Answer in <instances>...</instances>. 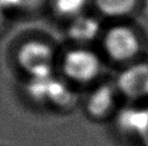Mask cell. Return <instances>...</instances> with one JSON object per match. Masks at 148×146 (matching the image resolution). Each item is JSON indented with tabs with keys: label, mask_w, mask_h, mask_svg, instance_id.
Masks as SVG:
<instances>
[{
	"label": "cell",
	"mask_w": 148,
	"mask_h": 146,
	"mask_svg": "<svg viewBox=\"0 0 148 146\" xmlns=\"http://www.w3.org/2000/svg\"><path fill=\"white\" fill-rule=\"evenodd\" d=\"M18 64L32 76L51 74L52 51L39 41H32L21 47L17 55Z\"/></svg>",
	"instance_id": "7a4b0ae2"
},
{
	"label": "cell",
	"mask_w": 148,
	"mask_h": 146,
	"mask_svg": "<svg viewBox=\"0 0 148 146\" xmlns=\"http://www.w3.org/2000/svg\"><path fill=\"white\" fill-rule=\"evenodd\" d=\"M120 130L140 137L148 125V109H125L117 118Z\"/></svg>",
	"instance_id": "5b68a950"
},
{
	"label": "cell",
	"mask_w": 148,
	"mask_h": 146,
	"mask_svg": "<svg viewBox=\"0 0 148 146\" xmlns=\"http://www.w3.org/2000/svg\"><path fill=\"white\" fill-rule=\"evenodd\" d=\"M105 49L116 60H127L134 57L140 49V41L135 32L127 27H114L105 36Z\"/></svg>",
	"instance_id": "3957f363"
},
{
	"label": "cell",
	"mask_w": 148,
	"mask_h": 146,
	"mask_svg": "<svg viewBox=\"0 0 148 146\" xmlns=\"http://www.w3.org/2000/svg\"><path fill=\"white\" fill-rule=\"evenodd\" d=\"M138 138L140 139L142 143H143L145 146H148V125H147V127L144 129V131L140 134V137H138Z\"/></svg>",
	"instance_id": "7c38bea8"
},
{
	"label": "cell",
	"mask_w": 148,
	"mask_h": 146,
	"mask_svg": "<svg viewBox=\"0 0 148 146\" xmlns=\"http://www.w3.org/2000/svg\"><path fill=\"white\" fill-rule=\"evenodd\" d=\"M137 0H96L101 12L110 17L127 15L135 8Z\"/></svg>",
	"instance_id": "ba28073f"
},
{
	"label": "cell",
	"mask_w": 148,
	"mask_h": 146,
	"mask_svg": "<svg viewBox=\"0 0 148 146\" xmlns=\"http://www.w3.org/2000/svg\"><path fill=\"white\" fill-rule=\"evenodd\" d=\"M3 22H4V10L0 7V27L2 26Z\"/></svg>",
	"instance_id": "4fadbf2b"
},
{
	"label": "cell",
	"mask_w": 148,
	"mask_h": 146,
	"mask_svg": "<svg viewBox=\"0 0 148 146\" xmlns=\"http://www.w3.org/2000/svg\"><path fill=\"white\" fill-rule=\"evenodd\" d=\"M99 32V22L90 16H77L69 28V36L77 42H90Z\"/></svg>",
	"instance_id": "52a82bcc"
},
{
	"label": "cell",
	"mask_w": 148,
	"mask_h": 146,
	"mask_svg": "<svg viewBox=\"0 0 148 146\" xmlns=\"http://www.w3.org/2000/svg\"><path fill=\"white\" fill-rule=\"evenodd\" d=\"M55 78H53L52 74L42 75V76H32L27 86V91L29 96L38 101L49 100L51 89Z\"/></svg>",
	"instance_id": "9c48e42d"
},
{
	"label": "cell",
	"mask_w": 148,
	"mask_h": 146,
	"mask_svg": "<svg viewBox=\"0 0 148 146\" xmlns=\"http://www.w3.org/2000/svg\"><path fill=\"white\" fill-rule=\"evenodd\" d=\"M40 0H25V5H32V4L37 3Z\"/></svg>",
	"instance_id": "5bb4252c"
},
{
	"label": "cell",
	"mask_w": 148,
	"mask_h": 146,
	"mask_svg": "<svg viewBox=\"0 0 148 146\" xmlns=\"http://www.w3.org/2000/svg\"><path fill=\"white\" fill-rule=\"evenodd\" d=\"M63 70L76 82L86 83L94 80L101 70V61L94 53L86 49H74L66 54Z\"/></svg>",
	"instance_id": "6da1fadb"
},
{
	"label": "cell",
	"mask_w": 148,
	"mask_h": 146,
	"mask_svg": "<svg viewBox=\"0 0 148 146\" xmlns=\"http://www.w3.org/2000/svg\"><path fill=\"white\" fill-rule=\"evenodd\" d=\"M118 86L130 98L148 96V65L138 64L127 68L119 75Z\"/></svg>",
	"instance_id": "277c9868"
},
{
	"label": "cell",
	"mask_w": 148,
	"mask_h": 146,
	"mask_svg": "<svg viewBox=\"0 0 148 146\" xmlns=\"http://www.w3.org/2000/svg\"><path fill=\"white\" fill-rule=\"evenodd\" d=\"M115 93L110 86L103 85L91 93L88 101V111L92 116L101 117L109 112L114 105Z\"/></svg>",
	"instance_id": "8992f818"
},
{
	"label": "cell",
	"mask_w": 148,
	"mask_h": 146,
	"mask_svg": "<svg viewBox=\"0 0 148 146\" xmlns=\"http://www.w3.org/2000/svg\"><path fill=\"white\" fill-rule=\"evenodd\" d=\"M25 0H0V7L5 10H13L24 7Z\"/></svg>",
	"instance_id": "8fae6325"
},
{
	"label": "cell",
	"mask_w": 148,
	"mask_h": 146,
	"mask_svg": "<svg viewBox=\"0 0 148 146\" xmlns=\"http://www.w3.org/2000/svg\"><path fill=\"white\" fill-rule=\"evenodd\" d=\"M55 9L63 16H78L86 4V0H55Z\"/></svg>",
	"instance_id": "30bf717a"
}]
</instances>
